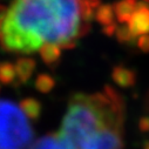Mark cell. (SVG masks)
Segmentation results:
<instances>
[{
	"mask_svg": "<svg viewBox=\"0 0 149 149\" xmlns=\"http://www.w3.org/2000/svg\"><path fill=\"white\" fill-rule=\"evenodd\" d=\"M88 31L82 0H14L0 24V48L19 54L45 45L74 48Z\"/></svg>",
	"mask_w": 149,
	"mask_h": 149,
	"instance_id": "obj_1",
	"label": "cell"
},
{
	"mask_svg": "<svg viewBox=\"0 0 149 149\" xmlns=\"http://www.w3.org/2000/svg\"><path fill=\"white\" fill-rule=\"evenodd\" d=\"M126 106L111 86L93 94H75L59 130L65 149H123Z\"/></svg>",
	"mask_w": 149,
	"mask_h": 149,
	"instance_id": "obj_2",
	"label": "cell"
},
{
	"mask_svg": "<svg viewBox=\"0 0 149 149\" xmlns=\"http://www.w3.org/2000/svg\"><path fill=\"white\" fill-rule=\"evenodd\" d=\"M32 122L24 100L0 97V149H28L34 139Z\"/></svg>",
	"mask_w": 149,
	"mask_h": 149,
	"instance_id": "obj_3",
	"label": "cell"
},
{
	"mask_svg": "<svg viewBox=\"0 0 149 149\" xmlns=\"http://www.w3.org/2000/svg\"><path fill=\"white\" fill-rule=\"evenodd\" d=\"M128 27L136 38L149 34V7L143 0L136 1V10L128 21Z\"/></svg>",
	"mask_w": 149,
	"mask_h": 149,
	"instance_id": "obj_4",
	"label": "cell"
},
{
	"mask_svg": "<svg viewBox=\"0 0 149 149\" xmlns=\"http://www.w3.org/2000/svg\"><path fill=\"white\" fill-rule=\"evenodd\" d=\"M111 79L121 88H129L136 84V72L125 66H116L111 70Z\"/></svg>",
	"mask_w": 149,
	"mask_h": 149,
	"instance_id": "obj_5",
	"label": "cell"
},
{
	"mask_svg": "<svg viewBox=\"0 0 149 149\" xmlns=\"http://www.w3.org/2000/svg\"><path fill=\"white\" fill-rule=\"evenodd\" d=\"M28 149H65V146L58 133H51L34 141Z\"/></svg>",
	"mask_w": 149,
	"mask_h": 149,
	"instance_id": "obj_6",
	"label": "cell"
},
{
	"mask_svg": "<svg viewBox=\"0 0 149 149\" xmlns=\"http://www.w3.org/2000/svg\"><path fill=\"white\" fill-rule=\"evenodd\" d=\"M136 1L137 0H120L113 6L115 17L121 24L129 21L130 17L136 10Z\"/></svg>",
	"mask_w": 149,
	"mask_h": 149,
	"instance_id": "obj_7",
	"label": "cell"
},
{
	"mask_svg": "<svg viewBox=\"0 0 149 149\" xmlns=\"http://www.w3.org/2000/svg\"><path fill=\"white\" fill-rule=\"evenodd\" d=\"M61 51L62 48L56 45H45L39 49V54L47 66H54L61 58Z\"/></svg>",
	"mask_w": 149,
	"mask_h": 149,
	"instance_id": "obj_8",
	"label": "cell"
},
{
	"mask_svg": "<svg viewBox=\"0 0 149 149\" xmlns=\"http://www.w3.org/2000/svg\"><path fill=\"white\" fill-rule=\"evenodd\" d=\"M114 17H115L114 7L111 5H109V4L100 5L97 7V10L95 11V19H96V21L99 24L103 25V26L114 22Z\"/></svg>",
	"mask_w": 149,
	"mask_h": 149,
	"instance_id": "obj_9",
	"label": "cell"
},
{
	"mask_svg": "<svg viewBox=\"0 0 149 149\" xmlns=\"http://www.w3.org/2000/svg\"><path fill=\"white\" fill-rule=\"evenodd\" d=\"M35 68V61L31 58H22L17 62V72L22 81L29 79Z\"/></svg>",
	"mask_w": 149,
	"mask_h": 149,
	"instance_id": "obj_10",
	"label": "cell"
},
{
	"mask_svg": "<svg viewBox=\"0 0 149 149\" xmlns=\"http://www.w3.org/2000/svg\"><path fill=\"white\" fill-rule=\"evenodd\" d=\"M35 86L38 88V91H40L41 93H48L55 86V81L48 74H41V75H39L38 79H36Z\"/></svg>",
	"mask_w": 149,
	"mask_h": 149,
	"instance_id": "obj_11",
	"label": "cell"
},
{
	"mask_svg": "<svg viewBox=\"0 0 149 149\" xmlns=\"http://www.w3.org/2000/svg\"><path fill=\"white\" fill-rule=\"evenodd\" d=\"M115 35H116L118 41L121 44H133L136 39V36H134L133 33L130 32L128 25H125V24H122L121 26L118 27Z\"/></svg>",
	"mask_w": 149,
	"mask_h": 149,
	"instance_id": "obj_12",
	"label": "cell"
},
{
	"mask_svg": "<svg viewBox=\"0 0 149 149\" xmlns=\"http://www.w3.org/2000/svg\"><path fill=\"white\" fill-rule=\"evenodd\" d=\"M136 42H137V47L143 53H149V34L140 35Z\"/></svg>",
	"mask_w": 149,
	"mask_h": 149,
	"instance_id": "obj_13",
	"label": "cell"
},
{
	"mask_svg": "<svg viewBox=\"0 0 149 149\" xmlns=\"http://www.w3.org/2000/svg\"><path fill=\"white\" fill-rule=\"evenodd\" d=\"M116 29H118V25H116L115 22H111V24H109V25L103 26V28H102V33H103L106 36H109V38H110L111 35H114V34H115Z\"/></svg>",
	"mask_w": 149,
	"mask_h": 149,
	"instance_id": "obj_14",
	"label": "cell"
},
{
	"mask_svg": "<svg viewBox=\"0 0 149 149\" xmlns=\"http://www.w3.org/2000/svg\"><path fill=\"white\" fill-rule=\"evenodd\" d=\"M139 129L141 133H149V116H142L139 120Z\"/></svg>",
	"mask_w": 149,
	"mask_h": 149,
	"instance_id": "obj_15",
	"label": "cell"
},
{
	"mask_svg": "<svg viewBox=\"0 0 149 149\" xmlns=\"http://www.w3.org/2000/svg\"><path fill=\"white\" fill-rule=\"evenodd\" d=\"M143 149H149V141H147V142L144 143V146H143Z\"/></svg>",
	"mask_w": 149,
	"mask_h": 149,
	"instance_id": "obj_16",
	"label": "cell"
},
{
	"mask_svg": "<svg viewBox=\"0 0 149 149\" xmlns=\"http://www.w3.org/2000/svg\"><path fill=\"white\" fill-rule=\"evenodd\" d=\"M143 1H146V3L148 4V3H149V0H143Z\"/></svg>",
	"mask_w": 149,
	"mask_h": 149,
	"instance_id": "obj_17",
	"label": "cell"
}]
</instances>
